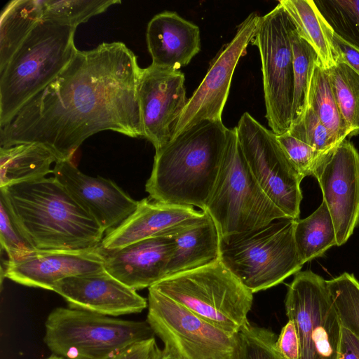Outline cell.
I'll use <instances>...</instances> for the list:
<instances>
[{"label":"cell","mask_w":359,"mask_h":359,"mask_svg":"<svg viewBox=\"0 0 359 359\" xmlns=\"http://www.w3.org/2000/svg\"><path fill=\"white\" fill-rule=\"evenodd\" d=\"M142 68L125 43L77 50L69 65L0 128V147L39 143L57 161L89 137L111 130L143 137L137 87Z\"/></svg>","instance_id":"1"},{"label":"cell","mask_w":359,"mask_h":359,"mask_svg":"<svg viewBox=\"0 0 359 359\" xmlns=\"http://www.w3.org/2000/svg\"><path fill=\"white\" fill-rule=\"evenodd\" d=\"M0 194L37 250L88 251L102 243L98 222L55 177L0 188Z\"/></svg>","instance_id":"2"},{"label":"cell","mask_w":359,"mask_h":359,"mask_svg":"<svg viewBox=\"0 0 359 359\" xmlns=\"http://www.w3.org/2000/svg\"><path fill=\"white\" fill-rule=\"evenodd\" d=\"M229 128L201 122L156 151L145 190L154 201L205 210L217 181Z\"/></svg>","instance_id":"3"},{"label":"cell","mask_w":359,"mask_h":359,"mask_svg":"<svg viewBox=\"0 0 359 359\" xmlns=\"http://www.w3.org/2000/svg\"><path fill=\"white\" fill-rule=\"evenodd\" d=\"M76 27L41 20L0 72V128L71 62Z\"/></svg>","instance_id":"4"},{"label":"cell","mask_w":359,"mask_h":359,"mask_svg":"<svg viewBox=\"0 0 359 359\" xmlns=\"http://www.w3.org/2000/svg\"><path fill=\"white\" fill-rule=\"evenodd\" d=\"M203 211L213 220L220 239L289 218L270 200L252 174L236 127L229 130L219 175Z\"/></svg>","instance_id":"5"},{"label":"cell","mask_w":359,"mask_h":359,"mask_svg":"<svg viewBox=\"0 0 359 359\" xmlns=\"http://www.w3.org/2000/svg\"><path fill=\"white\" fill-rule=\"evenodd\" d=\"M297 219H276L260 229L220 239L219 259L252 293L300 271L294 238Z\"/></svg>","instance_id":"6"},{"label":"cell","mask_w":359,"mask_h":359,"mask_svg":"<svg viewBox=\"0 0 359 359\" xmlns=\"http://www.w3.org/2000/svg\"><path fill=\"white\" fill-rule=\"evenodd\" d=\"M154 335L147 320L57 307L46 318L43 341L53 355L62 359H109Z\"/></svg>","instance_id":"7"},{"label":"cell","mask_w":359,"mask_h":359,"mask_svg":"<svg viewBox=\"0 0 359 359\" xmlns=\"http://www.w3.org/2000/svg\"><path fill=\"white\" fill-rule=\"evenodd\" d=\"M191 312L231 334L248 321L253 293L219 258L200 268L179 273L150 287Z\"/></svg>","instance_id":"8"},{"label":"cell","mask_w":359,"mask_h":359,"mask_svg":"<svg viewBox=\"0 0 359 359\" xmlns=\"http://www.w3.org/2000/svg\"><path fill=\"white\" fill-rule=\"evenodd\" d=\"M294 25L278 4L260 19L251 43L259 50L263 76L266 118L276 135L292 125L294 91L291 33Z\"/></svg>","instance_id":"9"},{"label":"cell","mask_w":359,"mask_h":359,"mask_svg":"<svg viewBox=\"0 0 359 359\" xmlns=\"http://www.w3.org/2000/svg\"><path fill=\"white\" fill-rule=\"evenodd\" d=\"M147 322L179 359H235L238 333L203 320L153 287Z\"/></svg>","instance_id":"10"},{"label":"cell","mask_w":359,"mask_h":359,"mask_svg":"<svg viewBox=\"0 0 359 359\" xmlns=\"http://www.w3.org/2000/svg\"><path fill=\"white\" fill-rule=\"evenodd\" d=\"M285 307L299 336V359H337L342 325L326 280L310 270L297 272Z\"/></svg>","instance_id":"11"},{"label":"cell","mask_w":359,"mask_h":359,"mask_svg":"<svg viewBox=\"0 0 359 359\" xmlns=\"http://www.w3.org/2000/svg\"><path fill=\"white\" fill-rule=\"evenodd\" d=\"M241 149L254 177L270 200L289 218L298 219L302 194L299 174L276 135L245 112L236 126Z\"/></svg>","instance_id":"12"},{"label":"cell","mask_w":359,"mask_h":359,"mask_svg":"<svg viewBox=\"0 0 359 359\" xmlns=\"http://www.w3.org/2000/svg\"><path fill=\"white\" fill-rule=\"evenodd\" d=\"M259 19L257 13H250L238 25L231 41L211 60L203 81L188 99L175 123L171 140L201 122L222 121L234 70L240 58L246 54Z\"/></svg>","instance_id":"13"},{"label":"cell","mask_w":359,"mask_h":359,"mask_svg":"<svg viewBox=\"0 0 359 359\" xmlns=\"http://www.w3.org/2000/svg\"><path fill=\"white\" fill-rule=\"evenodd\" d=\"M313 175L332 219L337 245H342L359 222V152L346 138L321 154Z\"/></svg>","instance_id":"14"},{"label":"cell","mask_w":359,"mask_h":359,"mask_svg":"<svg viewBox=\"0 0 359 359\" xmlns=\"http://www.w3.org/2000/svg\"><path fill=\"white\" fill-rule=\"evenodd\" d=\"M184 81L180 70L152 65L142 68L137 95L143 137L156 151L171 140L175 123L187 104Z\"/></svg>","instance_id":"15"},{"label":"cell","mask_w":359,"mask_h":359,"mask_svg":"<svg viewBox=\"0 0 359 359\" xmlns=\"http://www.w3.org/2000/svg\"><path fill=\"white\" fill-rule=\"evenodd\" d=\"M53 291L70 308L111 317L138 313L148 306L145 298L104 269L61 280Z\"/></svg>","instance_id":"16"},{"label":"cell","mask_w":359,"mask_h":359,"mask_svg":"<svg viewBox=\"0 0 359 359\" xmlns=\"http://www.w3.org/2000/svg\"><path fill=\"white\" fill-rule=\"evenodd\" d=\"M54 177L98 222L104 233L116 229L137 209L132 198L113 181L81 172L72 161H60Z\"/></svg>","instance_id":"17"},{"label":"cell","mask_w":359,"mask_h":359,"mask_svg":"<svg viewBox=\"0 0 359 359\" xmlns=\"http://www.w3.org/2000/svg\"><path fill=\"white\" fill-rule=\"evenodd\" d=\"M175 248L171 236L144 239L121 248L98 247L104 268L112 276L137 290L153 286L167 277V266Z\"/></svg>","instance_id":"18"},{"label":"cell","mask_w":359,"mask_h":359,"mask_svg":"<svg viewBox=\"0 0 359 359\" xmlns=\"http://www.w3.org/2000/svg\"><path fill=\"white\" fill-rule=\"evenodd\" d=\"M98 248L82 252L41 251L15 262H5L4 276L22 285L53 291L65 278L104 269Z\"/></svg>","instance_id":"19"},{"label":"cell","mask_w":359,"mask_h":359,"mask_svg":"<svg viewBox=\"0 0 359 359\" xmlns=\"http://www.w3.org/2000/svg\"><path fill=\"white\" fill-rule=\"evenodd\" d=\"M193 206L165 203L149 198L138 201L135 211L116 229L107 233L100 248L118 249L158 236H169L175 230L204 216Z\"/></svg>","instance_id":"20"},{"label":"cell","mask_w":359,"mask_h":359,"mask_svg":"<svg viewBox=\"0 0 359 359\" xmlns=\"http://www.w3.org/2000/svg\"><path fill=\"white\" fill-rule=\"evenodd\" d=\"M151 65L179 70L201 50L199 27L173 11L155 15L146 32Z\"/></svg>","instance_id":"21"},{"label":"cell","mask_w":359,"mask_h":359,"mask_svg":"<svg viewBox=\"0 0 359 359\" xmlns=\"http://www.w3.org/2000/svg\"><path fill=\"white\" fill-rule=\"evenodd\" d=\"M175 230L170 236L175 248L167 266V277L195 269L219 258L220 238L210 215Z\"/></svg>","instance_id":"22"},{"label":"cell","mask_w":359,"mask_h":359,"mask_svg":"<svg viewBox=\"0 0 359 359\" xmlns=\"http://www.w3.org/2000/svg\"><path fill=\"white\" fill-rule=\"evenodd\" d=\"M299 36L316 51L325 69L337 63L334 31L312 0H280Z\"/></svg>","instance_id":"23"},{"label":"cell","mask_w":359,"mask_h":359,"mask_svg":"<svg viewBox=\"0 0 359 359\" xmlns=\"http://www.w3.org/2000/svg\"><path fill=\"white\" fill-rule=\"evenodd\" d=\"M55 155L39 143L0 147V188L45 177L52 172Z\"/></svg>","instance_id":"24"},{"label":"cell","mask_w":359,"mask_h":359,"mask_svg":"<svg viewBox=\"0 0 359 359\" xmlns=\"http://www.w3.org/2000/svg\"><path fill=\"white\" fill-rule=\"evenodd\" d=\"M39 0H13L0 16V72L42 20Z\"/></svg>","instance_id":"25"},{"label":"cell","mask_w":359,"mask_h":359,"mask_svg":"<svg viewBox=\"0 0 359 359\" xmlns=\"http://www.w3.org/2000/svg\"><path fill=\"white\" fill-rule=\"evenodd\" d=\"M294 238L303 264L321 257L329 248L337 245L333 221L323 201L309 217L296 220Z\"/></svg>","instance_id":"26"},{"label":"cell","mask_w":359,"mask_h":359,"mask_svg":"<svg viewBox=\"0 0 359 359\" xmlns=\"http://www.w3.org/2000/svg\"><path fill=\"white\" fill-rule=\"evenodd\" d=\"M308 105L337 144L352 135L332 93L326 69L319 59L313 72Z\"/></svg>","instance_id":"27"},{"label":"cell","mask_w":359,"mask_h":359,"mask_svg":"<svg viewBox=\"0 0 359 359\" xmlns=\"http://www.w3.org/2000/svg\"><path fill=\"white\" fill-rule=\"evenodd\" d=\"M291 43L294 76L292 124L302 117L307 108L313 72L319 58L313 48L299 36L295 27L291 33Z\"/></svg>","instance_id":"28"},{"label":"cell","mask_w":359,"mask_h":359,"mask_svg":"<svg viewBox=\"0 0 359 359\" xmlns=\"http://www.w3.org/2000/svg\"><path fill=\"white\" fill-rule=\"evenodd\" d=\"M330 84L352 135L359 133V74L343 62L326 69Z\"/></svg>","instance_id":"29"},{"label":"cell","mask_w":359,"mask_h":359,"mask_svg":"<svg viewBox=\"0 0 359 359\" xmlns=\"http://www.w3.org/2000/svg\"><path fill=\"white\" fill-rule=\"evenodd\" d=\"M42 20L77 27L92 17L121 4L120 0H39Z\"/></svg>","instance_id":"30"},{"label":"cell","mask_w":359,"mask_h":359,"mask_svg":"<svg viewBox=\"0 0 359 359\" xmlns=\"http://www.w3.org/2000/svg\"><path fill=\"white\" fill-rule=\"evenodd\" d=\"M326 283L341 325L359 337V281L344 272Z\"/></svg>","instance_id":"31"},{"label":"cell","mask_w":359,"mask_h":359,"mask_svg":"<svg viewBox=\"0 0 359 359\" xmlns=\"http://www.w3.org/2000/svg\"><path fill=\"white\" fill-rule=\"evenodd\" d=\"M314 2L336 34L359 46V0Z\"/></svg>","instance_id":"32"},{"label":"cell","mask_w":359,"mask_h":359,"mask_svg":"<svg viewBox=\"0 0 359 359\" xmlns=\"http://www.w3.org/2000/svg\"><path fill=\"white\" fill-rule=\"evenodd\" d=\"M277 336L249 321L238 332L235 359H284L276 347Z\"/></svg>","instance_id":"33"},{"label":"cell","mask_w":359,"mask_h":359,"mask_svg":"<svg viewBox=\"0 0 359 359\" xmlns=\"http://www.w3.org/2000/svg\"><path fill=\"white\" fill-rule=\"evenodd\" d=\"M0 240L8 262H15L37 251L16 223L3 196L0 194Z\"/></svg>","instance_id":"34"},{"label":"cell","mask_w":359,"mask_h":359,"mask_svg":"<svg viewBox=\"0 0 359 359\" xmlns=\"http://www.w3.org/2000/svg\"><path fill=\"white\" fill-rule=\"evenodd\" d=\"M287 132L320 152H325L337 144L309 105L302 117L291 125Z\"/></svg>","instance_id":"35"},{"label":"cell","mask_w":359,"mask_h":359,"mask_svg":"<svg viewBox=\"0 0 359 359\" xmlns=\"http://www.w3.org/2000/svg\"><path fill=\"white\" fill-rule=\"evenodd\" d=\"M277 140L290 161L304 178L313 175L316 163L324 152H320L288 132L276 135Z\"/></svg>","instance_id":"36"},{"label":"cell","mask_w":359,"mask_h":359,"mask_svg":"<svg viewBox=\"0 0 359 359\" xmlns=\"http://www.w3.org/2000/svg\"><path fill=\"white\" fill-rule=\"evenodd\" d=\"M276 347L284 359H299L300 343L294 322H288L282 328L277 338Z\"/></svg>","instance_id":"37"},{"label":"cell","mask_w":359,"mask_h":359,"mask_svg":"<svg viewBox=\"0 0 359 359\" xmlns=\"http://www.w3.org/2000/svg\"><path fill=\"white\" fill-rule=\"evenodd\" d=\"M333 43L337 55V62H343L359 74V46L353 44L335 33Z\"/></svg>","instance_id":"38"},{"label":"cell","mask_w":359,"mask_h":359,"mask_svg":"<svg viewBox=\"0 0 359 359\" xmlns=\"http://www.w3.org/2000/svg\"><path fill=\"white\" fill-rule=\"evenodd\" d=\"M158 348L153 337L134 344L109 359H151Z\"/></svg>","instance_id":"39"},{"label":"cell","mask_w":359,"mask_h":359,"mask_svg":"<svg viewBox=\"0 0 359 359\" xmlns=\"http://www.w3.org/2000/svg\"><path fill=\"white\" fill-rule=\"evenodd\" d=\"M337 359H359V337L343 326Z\"/></svg>","instance_id":"40"},{"label":"cell","mask_w":359,"mask_h":359,"mask_svg":"<svg viewBox=\"0 0 359 359\" xmlns=\"http://www.w3.org/2000/svg\"><path fill=\"white\" fill-rule=\"evenodd\" d=\"M151 359H179L167 346L163 349L158 348Z\"/></svg>","instance_id":"41"},{"label":"cell","mask_w":359,"mask_h":359,"mask_svg":"<svg viewBox=\"0 0 359 359\" xmlns=\"http://www.w3.org/2000/svg\"><path fill=\"white\" fill-rule=\"evenodd\" d=\"M47 359H62L57 355H51L50 357H48Z\"/></svg>","instance_id":"42"}]
</instances>
